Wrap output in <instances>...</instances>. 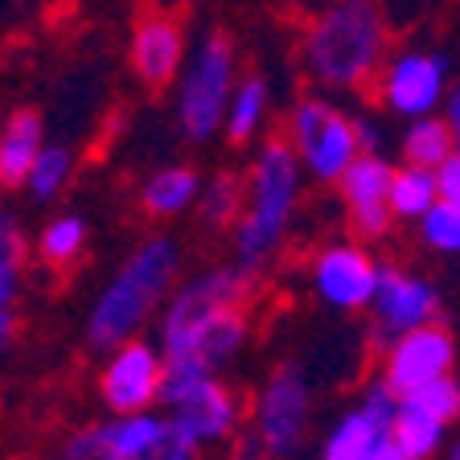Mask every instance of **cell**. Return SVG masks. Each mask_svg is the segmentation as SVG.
Listing matches in <instances>:
<instances>
[{
    "mask_svg": "<svg viewBox=\"0 0 460 460\" xmlns=\"http://www.w3.org/2000/svg\"><path fill=\"white\" fill-rule=\"evenodd\" d=\"M391 54V21L378 0L316 4L300 33V70L325 95H362Z\"/></svg>",
    "mask_w": 460,
    "mask_h": 460,
    "instance_id": "6da1fadb",
    "label": "cell"
},
{
    "mask_svg": "<svg viewBox=\"0 0 460 460\" xmlns=\"http://www.w3.org/2000/svg\"><path fill=\"white\" fill-rule=\"evenodd\" d=\"M181 276V247L172 234L144 239L132 255L119 263L107 288L95 296L86 313V345L107 354L119 341L140 337V329L156 316V308L172 296Z\"/></svg>",
    "mask_w": 460,
    "mask_h": 460,
    "instance_id": "7a4b0ae2",
    "label": "cell"
},
{
    "mask_svg": "<svg viewBox=\"0 0 460 460\" xmlns=\"http://www.w3.org/2000/svg\"><path fill=\"white\" fill-rule=\"evenodd\" d=\"M300 172L305 164H300L296 148L288 144V136L263 140V148L251 161L247 201L234 222V263L247 268L251 276H259L284 247L300 201Z\"/></svg>",
    "mask_w": 460,
    "mask_h": 460,
    "instance_id": "3957f363",
    "label": "cell"
},
{
    "mask_svg": "<svg viewBox=\"0 0 460 460\" xmlns=\"http://www.w3.org/2000/svg\"><path fill=\"white\" fill-rule=\"evenodd\" d=\"M239 83V49L226 33H206L177 75V128L185 144H210L226 124V107Z\"/></svg>",
    "mask_w": 460,
    "mask_h": 460,
    "instance_id": "277c9868",
    "label": "cell"
},
{
    "mask_svg": "<svg viewBox=\"0 0 460 460\" xmlns=\"http://www.w3.org/2000/svg\"><path fill=\"white\" fill-rule=\"evenodd\" d=\"M164 415L181 431H190L198 444L230 440L243 423V399L218 378V370L185 362H164L161 386Z\"/></svg>",
    "mask_w": 460,
    "mask_h": 460,
    "instance_id": "5b68a950",
    "label": "cell"
},
{
    "mask_svg": "<svg viewBox=\"0 0 460 460\" xmlns=\"http://www.w3.org/2000/svg\"><path fill=\"white\" fill-rule=\"evenodd\" d=\"M284 136H288V144L296 148L305 172L316 177L321 185H337L341 172L358 161V153H362L354 115L341 111L325 91H321V95H305L292 103Z\"/></svg>",
    "mask_w": 460,
    "mask_h": 460,
    "instance_id": "8992f818",
    "label": "cell"
},
{
    "mask_svg": "<svg viewBox=\"0 0 460 460\" xmlns=\"http://www.w3.org/2000/svg\"><path fill=\"white\" fill-rule=\"evenodd\" d=\"M448 91H452V62L436 46L391 49L378 78H374V99L391 115H402V119L444 111Z\"/></svg>",
    "mask_w": 460,
    "mask_h": 460,
    "instance_id": "52a82bcc",
    "label": "cell"
},
{
    "mask_svg": "<svg viewBox=\"0 0 460 460\" xmlns=\"http://www.w3.org/2000/svg\"><path fill=\"white\" fill-rule=\"evenodd\" d=\"M313 428V391L296 362L271 370L255 399V436L268 460H292Z\"/></svg>",
    "mask_w": 460,
    "mask_h": 460,
    "instance_id": "ba28073f",
    "label": "cell"
},
{
    "mask_svg": "<svg viewBox=\"0 0 460 460\" xmlns=\"http://www.w3.org/2000/svg\"><path fill=\"white\" fill-rule=\"evenodd\" d=\"M255 279L259 276H251L239 263H218V268H206L198 276H190L185 284H177L161 313V349H172L206 316L234 305H247L251 292H255Z\"/></svg>",
    "mask_w": 460,
    "mask_h": 460,
    "instance_id": "9c48e42d",
    "label": "cell"
},
{
    "mask_svg": "<svg viewBox=\"0 0 460 460\" xmlns=\"http://www.w3.org/2000/svg\"><path fill=\"white\" fill-rule=\"evenodd\" d=\"M452 370H456V337L444 321H428V325L407 329L386 345L378 378L394 394H411L420 386H428L431 378H444Z\"/></svg>",
    "mask_w": 460,
    "mask_h": 460,
    "instance_id": "30bf717a",
    "label": "cell"
},
{
    "mask_svg": "<svg viewBox=\"0 0 460 460\" xmlns=\"http://www.w3.org/2000/svg\"><path fill=\"white\" fill-rule=\"evenodd\" d=\"M161 386L164 354L156 345L132 337V341H119L115 349H107V362L99 370V394H103L111 415L144 411V407L161 402Z\"/></svg>",
    "mask_w": 460,
    "mask_h": 460,
    "instance_id": "8fae6325",
    "label": "cell"
},
{
    "mask_svg": "<svg viewBox=\"0 0 460 460\" xmlns=\"http://www.w3.org/2000/svg\"><path fill=\"white\" fill-rule=\"evenodd\" d=\"M378 271L383 263L370 255L366 243H329L316 251L308 279H313L321 305L341 308V313H362L378 292Z\"/></svg>",
    "mask_w": 460,
    "mask_h": 460,
    "instance_id": "7c38bea8",
    "label": "cell"
},
{
    "mask_svg": "<svg viewBox=\"0 0 460 460\" xmlns=\"http://www.w3.org/2000/svg\"><path fill=\"white\" fill-rule=\"evenodd\" d=\"M394 411H399V394L383 378H370L358 407L345 411L325 436L321 460H378V452L394 440Z\"/></svg>",
    "mask_w": 460,
    "mask_h": 460,
    "instance_id": "4fadbf2b",
    "label": "cell"
},
{
    "mask_svg": "<svg viewBox=\"0 0 460 460\" xmlns=\"http://www.w3.org/2000/svg\"><path fill=\"white\" fill-rule=\"evenodd\" d=\"M370 313H374V345L386 349V345L399 333H407V329L440 321V292H436V284H428V279L394 268V263H383Z\"/></svg>",
    "mask_w": 460,
    "mask_h": 460,
    "instance_id": "5bb4252c",
    "label": "cell"
},
{
    "mask_svg": "<svg viewBox=\"0 0 460 460\" xmlns=\"http://www.w3.org/2000/svg\"><path fill=\"white\" fill-rule=\"evenodd\" d=\"M185 58H190V49H185L181 17H172L164 9H148L136 17L132 41H128V66L148 91H164L177 83Z\"/></svg>",
    "mask_w": 460,
    "mask_h": 460,
    "instance_id": "9a60e30c",
    "label": "cell"
},
{
    "mask_svg": "<svg viewBox=\"0 0 460 460\" xmlns=\"http://www.w3.org/2000/svg\"><path fill=\"white\" fill-rule=\"evenodd\" d=\"M247 333H251L247 305H234V308H222V313L206 316L193 333H185L172 349H161V354H164V362H185V366L222 370V366H230L234 358L243 354Z\"/></svg>",
    "mask_w": 460,
    "mask_h": 460,
    "instance_id": "2e32d148",
    "label": "cell"
},
{
    "mask_svg": "<svg viewBox=\"0 0 460 460\" xmlns=\"http://www.w3.org/2000/svg\"><path fill=\"white\" fill-rule=\"evenodd\" d=\"M46 148V124L33 107H17V111L0 124V185H25L29 169Z\"/></svg>",
    "mask_w": 460,
    "mask_h": 460,
    "instance_id": "e0dca14e",
    "label": "cell"
},
{
    "mask_svg": "<svg viewBox=\"0 0 460 460\" xmlns=\"http://www.w3.org/2000/svg\"><path fill=\"white\" fill-rule=\"evenodd\" d=\"M201 193V172L190 164H164L140 185V210L148 218H177L193 210Z\"/></svg>",
    "mask_w": 460,
    "mask_h": 460,
    "instance_id": "ac0fdd59",
    "label": "cell"
},
{
    "mask_svg": "<svg viewBox=\"0 0 460 460\" xmlns=\"http://www.w3.org/2000/svg\"><path fill=\"white\" fill-rule=\"evenodd\" d=\"M394 444L407 460H431L444 448V436H448V423L440 415H431L423 402L415 399H399V411H394V428H391Z\"/></svg>",
    "mask_w": 460,
    "mask_h": 460,
    "instance_id": "d6986e66",
    "label": "cell"
},
{
    "mask_svg": "<svg viewBox=\"0 0 460 460\" xmlns=\"http://www.w3.org/2000/svg\"><path fill=\"white\" fill-rule=\"evenodd\" d=\"M268 111H271V83L263 75H243L234 83V95H230L226 107V132L230 144H251L259 136V128L268 124Z\"/></svg>",
    "mask_w": 460,
    "mask_h": 460,
    "instance_id": "ffe728a7",
    "label": "cell"
},
{
    "mask_svg": "<svg viewBox=\"0 0 460 460\" xmlns=\"http://www.w3.org/2000/svg\"><path fill=\"white\" fill-rule=\"evenodd\" d=\"M391 181H394V164L383 153H358V161L341 172V201L345 210L349 206H378V201H391Z\"/></svg>",
    "mask_w": 460,
    "mask_h": 460,
    "instance_id": "44dd1931",
    "label": "cell"
},
{
    "mask_svg": "<svg viewBox=\"0 0 460 460\" xmlns=\"http://www.w3.org/2000/svg\"><path fill=\"white\" fill-rule=\"evenodd\" d=\"M452 153H456L452 124H448V115H440V111L420 115V119H411V124H407V132H402V161H407V164H420V169H440Z\"/></svg>",
    "mask_w": 460,
    "mask_h": 460,
    "instance_id": "7402d4cb",
    "label": "cell"
},
{
    "mask_svg": "<svg viewBox=\"0 0 460 460\" xmlns=\"http://www.w3.org/2000/svg\"><path fill=\"white\" fill-rule=\"evenodd\" d=\"M247 201V181L239 172H214L210 181H201L198 193V214L210 230H234Z\"/></svg>",
    "mask_w": 460,
    "mask_h": 460,
    "instance_id": "603a6c76",
    "label": "cell"
},
{
    "mask_svg": "<svg viewBox=\"0 0 460 460\" xmlns=\"http://www.w3.org/2000/svg\"><path fill=\"white\" fill-rule=\"evenodd\" d=\"M86 243H91V230L78 214H54L38 234V255L49 268H75L86 255Z\"/></svg>",
    "mask_w": 460,
    "mask_h": 460,
    "instance_id": "cb8c5ba5",
    "label": "cell"
},
{
    "mask_svg": "<svg viewBox=\"0 0 460 460\" xmlns=\"http://www.w3.org/2000/svg\"><path fill=\"white\" fill-rule=\"evenodd\" d=\"M161 428H164V415H156L153 407L115 415V420H107V456L140 460L144 452L153 448L156 436H161Z\"/></svg>",
    "mask_w": 460,
    "mask_h": 460,
    "instance_id": "d4e9b609",
    "label": "cell"
},
{
    "mask_svg": "<svg viewBox=\"0 0 460 460\" xmlns=\"http://www.w3.org/2000/svg\"><path fill=\"white\" fill-rule=\"evenodd\" d=\"M436 201H440V190H436V169H420V164H407V161L394 169V181H391L394 218L420 222L423 214H428V206H436Z\"/></svg>",
    "mask_w": 460,
    "mask_h": 460,
    "instance_id": "484cf974",
    "label": "cell"
},
{
    "mask_svg": "<svg viewBox=\"0 0 460 460\" xmlns=\"http://www.w3.org/2000/svg\"><path fill=\"white\" fill-rule=\"evenodd\" d=\"M70 177H75V153H70L66 144H46L21 190H29L33 201H54L70 185Z\"/></svg>",
    "mask_w": 460,
    "mask_h": 460,
    "instance_id": "4316f807",
    "label": "cell"
},
{
    "mask_svg": "<svg viewBox=\"0 0 460 460\" xmlns=\"http://www.w3.org/2000/svg\"><path fill=\"white\" fill-rule=\"evenodd\" d=\"M420 239L423 247L440 251V255H460V206L452 201H436L420 218Z\"/></svg>",
    "mask_w": 460,
    "mask_h": 460,
    "instance_id": "83f0119b",
    "label": "cell"
},
{
    "mask_svg": "<svg viewBox=\"0 0 460 460\" xmlns=\"http://www.w3.org/2000/svg\"><path fill=\"white\" fill-rule=\"evenodd\" d=\"M399 399L423 402V407H428L431 415H440L448 428L460 420V383L452 378V374H444V378H431L428 386H420V391H411V394H399Z\"/></svg>",
    "mask_w": 460,
    "mask_h": 460,
    "instance_id": "f1b7e54d",
    "label": "cell"
},
{
    "mask_svg": "<svg viewBox=\"0 0 460 460\" xmlns=\"http://www.w3.org/2000/svg\"><path fill=\"white\" fill-rule=\"evenodd\" d=\"M198 448L201 444L193 440L190 431H181L177 423L164 415V428H161V436L153 440V448L144 452L140 460H198Z\"/></svg>",
    "mask_w": 460,
    "mask_h": 460,
    "instance_id": "f546056e",
    "label": "cell"
},
{
    "mask_svg": "<svg viewBox=\"0 0 460 460\" xmlns=\"http://www.w3.org/2000/svg\"><path fill=\"white\" fill-rule=\"evenodd\" d=\"M107 456V423H86L62 444V460H103Z\"/></svg>",
    "mask_w": 460,
    "mask_h": 460,
    "instance_id": "4dcf8cb0",
    "label": "cell"
},
{
    "mask_svg": "<svg viewBox=\"0 0 460 460\" xmlns=\"http://www.w3.org/2000/svg\"><path fill=\"white\" fill-rule=\"evenodd\" d=\"M25 255H29V234L21 226V218L0 210V259L4 263H25Z\"/></svg>",
    "mask_w": 460,
    "mask_h": 460,
    "instance_id": "1f68e13d",
    "label": "cell"
},
{
    "mask_svg": "<svg viewBox=\"0 0 460 460\" xmlns=\"http://www.w3.org/2000/svg\"><path fill=\"white\" fill-rule=\"evenodd\" d=\"M378 4H383L391 29H407V25H415V21L428 17L436 0H378Z\"/></svg>",
    "mask_w": 460,
    "mask_h": 460,
    "instance_id": "d6a6232c",
    "label": "cell"
},
{
    "mask_svg": "<svg viewBox=\"0 0 460 460\" xmlns=\"http://www.w3.org/2000/svg\"><path fill=\"white\" fill-rule=\"evenodd\" d=\"M436 190H440L444 201L460 206V148L440 164V169H436Z\"/></svg>",
    "mask_w": 460,
    "mask_h": 460,
    "instance_id": "836d02e7",
    "label": "cell"
},
{
    "mask_svg": "<svg viewBox=\"0 0 460 460\" xmlns=\"http://www.w3.org/2000/svg\"><path fill=\"white\" fill-rule=\"evenodd\" d=\"M354 128H358V144H362V153H383V140H386V132H383V124L374 119V115H354Z\"/></svg>",
    "mask_w": 460,
    "mask_h": 460,
    "instance_id": "e575fe53",
    "label": "cell"
},
{
    "mask_svg": "<svg viewBox=\"0 0 460 460\" xmlns=\"http://www.w3.org/2000/svg\"><path fill=\"white\" fill-rule=\"evenodd\" d=\"M17 292H21V263L0 259V313H9L17 305Z\"/></svg>",
    "mask_w": 460,
    "mask_h": 460,
    "instance_id": "d590c367",
    "label": "cell"
},
{
    "mask_svg": "<svg viewBox=\"0 0 460 460\" xmlns=\"http://www.w3.org/2000/svg\"><path fill=\"white\" fill-rule=\"evenodd\" d=\"M13 337H17V316H13V308H9V313H0V362H4V354L13 349Z\"/></svg>",
    "mask_w": 460,
    "mask_h": 460,
    "instance_id": "8d00e7d4",
    "label": "cell"
},
{
    "mask_svg": "<svg viewBox=\"0 0 460 460\" xmlns=\"http://www.w3.org/2000/svg\"><path fill=\"white\" fill-rule=\"evenodd\" d=\"M378 460H407V456H402V452H399V444L391 440V444H386L383 452H378Z\"/></svg>",
    "mask_w": 460,
    "mask_h": 460,
    "instance_id": "74e56055",
    "label": "cell"
},
{
    "mask_svg": "<svg viewBox=\"0 0 460 460\" xmlns=\"http://www.w3.org/2000/svg\"><path fill=\"white\" fill-rule=\"evenodd\" d=\"M448 115V124H452V140H456V148H460V111H444Z\"/></svg>",
    "mask_w": 460,
    "mask_h": 460,
    "instance_id": "f35d334b",
    "label": "cell"
},
{
    "mask_svg": "<svg viewBox=\"0 0 460 460\" xmlns=\"http://www.w3.org/2000/svg\"><path fill=\"white\" fill-rule=\"evenodd\" d=\"M444 460H460V436L448 444V452H444Z\"/></svg>",
    "mask_w": 460,
    "mask_h": 460,
    "instance_id": "ab89813d",
    "label": "cell"
},
{
    "mask_svg": "<svg viewBox=\"0 0 460 460\" xmlns=\"http://www.w3.org/2000/svg\"><path fill=\"white\" fill-rule=\"evenodd\" d=\"M313 4H329V0H313Z\"/></svg>",
    "mask_w": 460,
    "mask_h": 460,
    "instance_id": "60d3db41",
    "label": "cell"
},
{
    "mask_svg": "<svg viewBox=\"0 0 460 460\" xmlns=\"http://www.w3.org/2000/svg\"><path fill=\"white\" fill-rule=\"evenodd\" d=\"M103 460H119V456H103Z\"/></svg>",
    "mask_w": 460,
    "mask_h": 460,
    "instance_id": "b9f144b4",
    "label": "cell"
}]
</instances>
